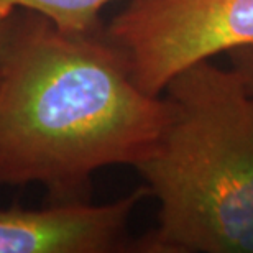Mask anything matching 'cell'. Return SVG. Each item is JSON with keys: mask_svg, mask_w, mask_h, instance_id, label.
<instances>
[{"mask_svg": "<svg viewBox=\"0 0 253 253\" xmlns=\"http://www.w3.org/2000/svg\"><path fill=\"white\" fill-rule=\"evenodd\" d=\"M168 120L135 166L158 201L145 253H253V99L230 66L201 61L163 90Z\"/></svg>", "mask_w": 253, "mask_h": 253, "instance_id": "obj_2", "label": "cell"}, {"mask_svg": "<svg viewBox=\"0 0 253 253\" xmlns=\"http://www.w3.org/2000/svg\"><path fill=\"white\" fill-rule=\"evenodd\" d=\"M15 18L0 71V186L38 183L56 202L85 201L90 176L135 166L168 120L122 51L33 12Z\"/></svg>", "mask_w": 253, "mask_h": 253, "instance_id": "obj_1", "label": "cell"}, {"mask_svg": "<svg viewBox=\"0 0 253 253\" xmlns=\"http://www.w3.org/2000/svg\"><path fill=\"white\" fill-rule=\"evenodd\" d=\"M150 196L140 186L128 196L92 206L58 202L40 211L0 209V253H107L124 245L133 211Z\"/></svg>", "mask_w": 253, "mask_h": 253, "instance_id": "obj_4", "label": "cell"}, {"mask_svg": "<svg viewBox=\"0 0 253 253\" xmlns=\"http://www.w3.org/2000/svg\"><path fill=\"white\" fill-rule=\"evenodd\" d=\"M107 38L136 85L161 95L191 66L253 46V0H130Z\"/></svg>", "mask_w": 253, "mask_h": 253, "instance_id": "obj_3", "label": "cell"}, {"mask_svg": "<svg viewBox=\"0 0 253 253\" xmlns=\"http://www.w3.org/2000/svg\"><path fill=\"white\" fill-rule=\"evenodd\" d=\"M227 56H229V66L242 79V83L253 99V46L235 49Z\"/></svg>", "mask_w": 253, "mask_h": 253, "instance_id": "obj_6", "label": "cell"}, {"mask_svg": "<svg viewBox=\"0 0 253 253\" xmlns=\"http://www.w3.org/2000/svg\"><path fill=\"white\" fill-rule=\"evenodd\" d=\"M112 0H0V13L33 12L69 33H92L102 8Z\"/></svg>", "mask_w": 253, "mask_h": 253, "instance_id": "obj_5", "label": "cell"}, {"mask_svg": "<svg viewBox=\"0 0 253 253\" xmlns=\"http://www.w3.org/2000/svg\"><path fill=\"white\" fill-rule=\"evenodd\" d=\"M13 20H15V13H12V15L0 13V71H2L3 54H5V49H7L10 33H12Z\"/></svg>", "mask_w": 253, "mask_h": 253, "instance_id": "obj_7", "label": "cell"}]
</instances>
